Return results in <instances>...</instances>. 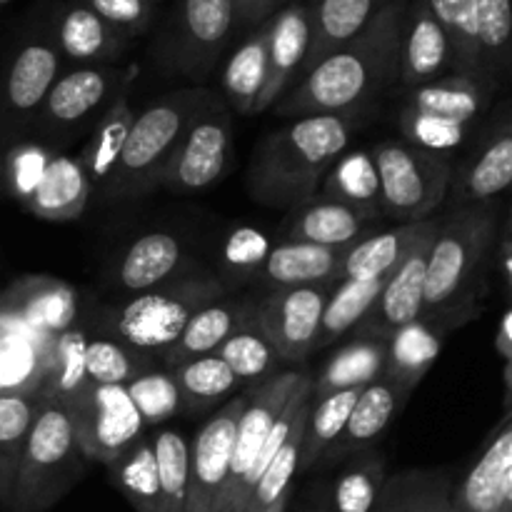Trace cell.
I'll return each mask as SVG.
<instances>
[{
	"label": "cell",
	"instance_id": "cell-50",
	"mask_svg": "<svg viewBox=\"0 0 512 512\" xmlns=\"http://www.w3.org/2000/svg\"><path fill=\"white\" fill-rule=\"evenodd\" d=\"M145 428H158L183 410V395L170 370L150 368L125 385Z\"/></svg>",
	"mask_w": 512,
	"mask_h": 512
},
{
	"label": "cell",
	"instance_id": "cell-11",
	"mask_svg": "<svg viewBox=\"0 0 512 512\" xmlns=\"http://www.w3.org/2000/svg\"><path fill=\"white\" fill-rule=\"evenodd\" d=\"M333 285L335 283L268 290L263 298H258L255 323L278 350L280 363L298 365L310 353H315L320 318H323L325 300Z\"/></svg>",
	"mask_w": 512,
	"mask_h": 512
},
{
	"label": "cell",
	"instance_id": "cell-54",
	"mask_svg": "<svg viewBox=\"0 0 512 512\" xmlns=\"http://www.w3.org/2000/svg\"><path fill=\"white\" fill-rule=\"evenodd\" d=\"M270 245L260 230L238 228L230 233L228 243L223 248V263L230 273H238L250 280V275L260 268V263L268 255Z\"/></svg>",
	"mask_w": 512,
	"mask_h": 512
},
{
	"label": "cell",
	"instance_id": "cell-31",
	"mask_svg": "<svg viewBox=\"0 0 512 512\" xmlns=\"http://www.w3.org/2000/svg\"><path fill=\"white\" fill-rule=\"evenodd\" d=\"M385 350H388V338L378 335H353L350 343L335 350L333 358L323 365L318 378L310 385V398L318 400L340 390L365 388L380 378L385 365Z\"/></svg>",
	"mask_w": 512,
	"mask_h": 512
},
{
	"label": "cell",
	"instance_id": "cell-42",
	"mask_svg": "<svg viewBox=\"0 0 512 512\" xmlns=\"http://www.w3.org/2000/svg\"><path fill=\"white\" fill-rule=\"evenodd\" d=\"M360 390H340V393H330L325 398H318L310 403L308 418H305L303 440H300V468L298 473H305L313 465L320 463L325 450L338 440L343 433L348 415L353 410L355 400H358Z\"/></svg>",
	"mask_w": 512,
	"mask_h": 512
},
{
	"label": "cell",
	"instance_id": "cell-32",
	"mask_svg": "<svg viewBox=\"0 0 512 512\" xmlns=\"http://www.w3.org/2000/svg\"><path fill=\"white\" fill-rule=\"evenodd\" d=\"M490 98H493V90L485 88L480 80L448 73L443 78L418 85V88H410L405 95V108L470 125L483 115V110L490 105Z\"/></svg>",
	"mask_w": 512,
	"mask_h": 512
},
{
	"label": "cell",
	"instance_id": "cell-18",
	"mask_svg": "<svg viewBox=\"0 0 512 512\" xmlns=\"http://www.w3.org/2000/svg\"><path fill=\"white\" fill-rule=\"evenodd\" d=\"M453 73V50L425 0H408L398 48V83L405 90Z\"/></svg>",
	"mask_w": 512,
	"mask_h": 512
},
{
	"label": "cell",
	"instance_id": "cell-25",
	"mask_svg": "<svg viewBox=\"0 0 512 512\" xmlns=\"http://www.w3.org/2000/svg\"><path fill=\"white\" fill-rule=\"evenodd\" d=\"M343 255L345 248L278 240L275 245H270L260 268L250 275V283L265 290L338 283Z\"/></svg>",
	"mask_w": 512,
	"mask_h": 512
},
{
	"label": "cell",
	"instance_id": "cell-38",
	"mask_svg": "<svg viewBox=\"0 0 512 512\" xmlns=\"http://www.w3.org/2000/svg\"><path fill=\"white\" fill-rule=\"evenodd\" d=\"M268 73V23L255 28L230 55L223 70V90L230 108L240 115L253 113Z\"/></svg>",
	"mask_w": 512,
	"mask_h": 512
},
{
	"label": "cell",
	"instance_id": "cell-51",
	"mask_svg": "<svg viewBox=\"0 0 512 512\" xmlns=\"http://www.w3.org/2000/svg\"><path fill=\"white\" fill-rule=\"evenodd\" d=\"M400 130H403L405 140L415 148L430 150V153L445 155L448 150L460 148L468 140L470 125L455 123V120H445L440 115L420 113V110L405 108L400 110Z\"/></svg>",
	"mask_w": 512,
	"mask_h": 512
},
{
	"label": "cell",
	"instance_id": "cell-17",
	"mask_svg": "<svg viewBox=\"0 0 512 512\" xmlns=\"http://www.w3.org/2000/svg\"><path fill=\"white\" fill-rule=\"evenodd\" d=\"M383 223V215L373 210L353 208L338 200L313 195L293 208L280 225V240L323 245V248H348L363 235L373 233Z\"/></svg>",
	"mask_w": 512,
	"mask_h": 512
},
{
	"label": "cell",
	"instance_id": "cell-26",
	"mask_svg": "<svg viewBox=\"0 0 512 512\" xmlns=\"http://www.w3.org/2000/svg\"><path fill=\"white\" fill-rule=\"evenodd\" d=\"M50 38H53L60 58L70 60L78 68L105 65L108 60L118 58L130 43V38L110 28L83 0H70V3L60 5Z\"/></svg>",
	"mask_w": 512,
	"mask_h": 512
},
{
	"label": "cell",
	"instance_id": "cell-22",
	"mask_svg": "<svg viewBox=\"0 0 512 512\" xmlns=\"http://www.w3.org/2000/svg\"><path fill=\"white\" fill-rule=\"evenodd\" d=\"M410 395H413L410 390H405L403 385L393 383V380L380 373V378H375L373 383L360 390L343 433L325 450L320 460L338 463V460L353 458L360 450H370V445L378 443L380 435L395 423Z\"/></svg>",
	"mask_w": 512,
	"mask_h": 512
},
{
	"label": "cell",
	"instance_id": "cell-16",
	"mask_svg": "<svg viewBox=\"0 0 512 512\" xmlns=\"http://www.w3.org/2000/svg\"><path fill=\"white\" fill-rule=\"evenodd\" d=\"M310 3L293 0L275 10L268 20V73L253 115L273 108L285 95L293 78H298L310 48Z\"/></svg>",
	"mask_w": 512,
	"mask_h": 512
},
{
	"label": "cell",
	"instance_id": "cell-40",
	"mask_svg": "<svg viewBox=\"0 0 512 512\" xmlns=\"http://www.w3.org/2000/svg\"><path fill=\"white\" fill-rule=\"evenodd\" d=\"M323 198L338 200V203L353 205V208L373 210L380 213V185L378 170H375L373 155L368 150H345L320 180Z\"/></svg>",
	"mask_w": 512,
	"mask_h": 512
},
{
	"label": "cell",
	"instance_id": "cell-33",
	"mask_svg": "<svg viewBox=\"0 0 512 512\" xmlns=\"http://www.w3.org/2000/svg\"><path fill=\"white\" fill-rule=\"evenodd\" d=\"M443 338V330L423 318L403 325L388 338L383 375L413 393L438 360Z\"/></svg>",
	"mask_w": 512,
	"mask_h": 512
},
{
	"label": "cell",
	"instance_id": "cell-27",
	"mask_svg": "<svg viewBox=\"0 0 512 512\" xmlns=\"http://www.w3.org/2000/svg\"><path fill=\"white\" fill-rule=\"evenodd\" d=\"M60 53L53 38L33 35L15 50L3 80V103L15 115L40 113L60 75Z\"/></svg>",
	"mask_w": 512,
	"mask_h": 512
},
{
	"label": "cell",
	"instance_id": "cell-63",
	"mask_svg": "<svg viewBox=\"0 0 512 512\" xmlns=\"http://www.w3.org/2000/svg\"><path fill=\"white\" fill-rule=\"evenodd\" d=\"M303 3H310V0H303Z\"/></svg>",
	"mask_w": 512,
	"mask_h": 512
},
{
	"label": "cell",
	"instance_id": "cell-15",
	"mask_svg": "<svg viewBox=\"0 0 512 512\" xmlns=\"http://www.w3.org/2000/svg\"><path fill=\"white\" fill-rule=\"evenodd\" d=\"M453 512H512V413L495 425L453 488Z\"/></svg>",
	"mask_w": 512,
	"mask_h": 512
},
{
	"label": "cell",
	"instance_id": "cell-47",
	"mask_svg": "<svg viewBox=\"0 0 512 512\" xmlns=\"http://www.w3.org/2000/svg\"><path fill=\"white\" fill-rule=\"evenodd\" d=\"M85 338L83 330L68 328L58 333L50 345V358L45 370L40 373V395L50 400H60L75 393L80 385L88 383L85 378Z\"/></svg>",
	"mask_w": 512,
	"mask_h": 512
},
{
	"label": "cell",
	"instance_id": "cell-5",
	"mask_svg": "<svg viewBox=\"0 0 512 512\" xmlns=\"http://www.w3.org/2000/svg\"><path fill=\"white\" fill-rule=\"evenodd\" d=\"M85 468L88 460L75 438L68 410L60 400L43 398L20 455L8 512L53 510L80 483Z\"/></svg>",
	"mask_w": 512,
	"mask_h": 512
},
{
	"label": "cell",
	"instance_id": "cell-24",
	"mask_svg": "<svg viewBox=\"0 0 512 512\" xmlns=\"http://www.w3.org/2000/svg\"><path fill=\"white\" fill-rule=\"evenodd\" d=\"M255 305L258 298L253 295H235V298H218L200 308L188 325L183 328L180 338L160 353L165 370H173L188 360L203 358V355L218 353L220 345L255 320Z\"/></svg>",
	"mask_w": 512,
	"mask_h": 512
},
{
	"label": "cell",
	"instance_id": "cell-53",
	"mask_svg": "<svg viewBox=\"0 0 512 512\" xmlns=\"http://www.w3.org/2000/svg\"><path fill=\"white\" fill-rule=\"evenodd\" d=\"M83 3L125 38L145 33L155 13L153 0H83Z\"/></svg>",
	"mask_w": 512,
	"mask_h": 512
},
{
	"label": "cell",
	"instance_id": "cell-60",
	"mask_svg": "<svg viewBox=\"0 0 512 512\" xmlns=\"http://www.w3.org/2000/svg\"><path fill=\"white\" fill-rule=\"evenodd\" d=\"M280 3H283V5H285V3H293V0H280Z\"/></svg>",
	"mask_w": 512,
	"mask_h": 512
},
{
	"label": "cell",
	"instance_id": "cell-6",
	"mask_svg": "<svg viewBox=\"0 0 512 512\" xmlns=\"http://www.w3.org/2000/svg\"><path fill=\"white\" fill-rule=\"evenodd\" d=\"M225 295H228V285L210 275L175 278L158 288L133 295L115 313V335L140 353L160 355L180 338L188 320L200 308Z\"/></svg>",
	"mask_w": 512,
	"mask_h": 512
},
{
	"label": "cell",
	"instance_id": "cell-34",
	"mask_svg": "<svg viewBox=\"0 0 512 512\" xmlns=\"http://www.w3.org/2000/svg\"><path fill=\"white\" fill-rule=\"evenodd\" d=\"M128 88L130 85H123L115 93V98L110 100L105 113L95 123L93 135H90V140L78 155L80 165H83V170L90 178V185H93V193H98L108 183L110 175H113L115 165H118L120 155H123L130 125H133L135 113L130 108Z\"/></svg>",
	"mask_w": 512,
	"mask_h": 512
},
{
	"label": "cell",
	"instance_id": "cell-8",
	"mask_svg": "<svg viewBox=\"0 0 512 512\" xmlns=\"http://www.w3.org/2000/svg\"><path fill=\"white\" fill-rule=\"evenodd\" d=\"M63 405L88 463L110 465L148 430L125 385H100L88 380L65 398Z\"/></svg>",
	"mask_w": 512,
	"mask_h": 512
},
{
	"label": "cell",
	"instance_id": "cell-30",
	"mask_svg": "<svg viewBox=\"0 0 512 512\" xmlns=\"http://www.w3.org/2000/svg\"><path fill=\"white\" fill-rule=\"evenodd\" d=\"M90 198H93V185L80 160L73 155L53 153L48 170L25 210L50 223H70L85 213Z\"/></svg>",
	"mask_w": 512,
	"mask_h": 512
},
{
	"label": "cell",
	"instance_id": "cell-45",
	"mask_svg": "<svg viewBox=\"0 0 512 512\" xmlns=\"http://www.w3.org/2000/svg\"><path fill=\"white\" fill-rule=\"evenodd\" d=\"M183 395V410H205L218 400L235 393L240 380L233 370L218 358V355H203V358L188 360L170 370Z\"/></svg>",
	"mask_w": 512,
	"mask_h": 512
},
{
	"label": "cell",
	"instance_id": "cell-4",
	"mask_svg": "<svg viewBox=\"0 0 512 512\" xmlns=\"http://www.w3.org/2000/svg\"><path fill=\"white\" fill-rule=\"evenodd\" d=\"M225 110V100L208 88H183L160 95L135 113L123 155L108 183L98 190L103 200H133L158 188L160 170L193 123Z\"/></svg>",
	"mask_w": 512,
	"mask_h": 512
},
{
	"label": "cell",
	"instance_id": "cell-12",
	"mask_svg": "<svg viewBox=\"0 0 512 512\" xmlns=\"http://www.w3.org/2000/svg\"><path fill=\"white\" fill-rule=\"evenodd\" d=\"M233 148V120L225 110L210 113L188 128L165 168L158 188L175 193H198L225 175Z\"/></svg>",
	"mask_w": 512,
	"mask_h": 512
},
{
	"label": "cell",
	"instance_id": "cell-62",
	"mask_svg": "<svg viewBox=\"0 0 512 512\" xmlns=\"http://www.w3.org/2000/svg\"><path fill=\"white\" fill-rule=\"evenodd\" d=\"M153 3H155V5H158V3H160V0H153Z\"/></svg>",
	"mask_w": 512,
	"mask_h": 512
},
{
	"label": "cell",
	"instance_id": "cell-39",
	"mask_svg": "<svg viewBox=\"0 0 512 512\" xmlns=\"http://www.w3.org/2000/svg\"><path fill=\"white\" fill-rule=\"evenodd\" d=\"M385 280L388 278L338 280L328 293V300H325L315 350L328 348V345L338 343L340 338L353 333L360 325V320L373 308L375 300H378Z\"/></svg>",
	"mask_w": 512,
	"mask_h": 512
},
{
	"label": "cell",
	"instance_id": "cell-23",
	"mask_svg": "<svg viewBox=\"0 0 512 512\" xmlns=\"http://www.w3.org/2000/svg\"><path fill=\"white\" fill-rule=\"evenodd\" d=\"M440 218L420 223H398L388 230H373L345 248L338 280H373L390 278L403 265V260L423 240L438 233Z\"/></svg>",
	"mask_w": 512,
	"mask_h": 512
},
{
	"label": "cell",
	"instance_id": "cell-21",
	"mask_svg": "<svg viewBox=\"0 0 512 512\" xmlns=\"http://www.w3.org/2000/svg\"><path fill=\"white\" fill-rule=\"evenodd\" d=\"M435 238V235H433ZM433 238L423 240L398 270L385 280L378 300L368 310L353 335H378L390 338L395 330L413 320L423 318V295H425V268H428V253Z\"/></svg>",
	"mask_w": 512,
	"mask_h": 512
},
{
	"label": "cell",
	"instance_id": "cell-13",
	"mask_svg": "<svg viewBox=\"0 0 512 512\" xmlns=\"http://www.w3.org/2000/svg\"><path fill=\"white\" fill-rule=\"evenodd\" d=\"M243 410V395L230 398L210 415L190 443L188 503L185 512H218L233 455L235 425Z\"/></svg>",
	"mask_w": 512,
	"mask_h": 512
},
{
	"label": "cell",
	"instance_id": "cell-36",
	"mask_svg": "<svg viewBox=\"0 0 512 512\" xmlns=\"http://www.w3.org/2000/svg\"><path fill=\"white\" fill-rule=\"evenodd\" d=\"M453 488L443 470H403L385 478L373 512H453Z\"/></svg>",
	"mask_w": 512,
	"mask_h": 512
},
{
	"label": "cell",
	"instance_id": "cell-56",
	"mask_svg": "<svg viewBox=\"0 0 512 512\" xmlns=\"http://www.w3.org/2000/svg\"><path fill=\"white\" fill-rule=\"evenodd\" d=\"M280 0H235V25L240 28H260L268 23L280 8Z\"/></svg>",
	"mask_w": 512,
	"mask_h": 512
},
{
	"label": "cell",
	"instance_id": "cell-10",
	"mask_svg": "<svg viewBox=\"0 0 512 512\" xmlns=\"http://www.w3.org/2000/svg\"><path fill=\"white\" fill-rule=\"evenodd\" d=\"M235 28V0H178L160 38V63L173 73L203 78L218 63Z\"/></svg>",
	"mask_w": 512,
	"mask_h": 512
},
{
	"label": "cell",
	"instance_id": "cell-41",
	"mask_svg": "<svg viewBox=\"0 0 512 512\" xmlns=\"http://www.w3.org/2000/svg\"><path fill=\"white\" fill-rule=\"evenodd\" d=\"M110 483L123 493L135 512H160V485L153 443L148 435L135 440L123 455L105 465Z\"/></svg>",
	"mask_w": 512,
	"mask_h": 512
},
{
	"label": "cell",
	"instance_id": "cell-46",
	"mask_svg": "<svg viewBox=\"0 0 512 512\" xmlns=\"http://www.w3.org/2000/svg\"><path fill=\"white\" fill-rule=\"evenodd\" d=\"M158 468L160 512H185L188 503L190 443L173 428H160L150 435Z\"/></svg>",
	"mask_w": 512,
	"mask_h": 512
},
{
	"label": "cell",
	"instance_id": "cell-7",
	"mask_svg": "<svg viewBox=\"0 0 512 512\" xmlns=\"http://www.w3.org/2000/svg\"><path fill=\"white\" fill-rule=\"evenodd\" d=\"M370 155L378 170V208L383 220H395V225L420 223L448 198L453 185V163L448 155L395 140L375 145Z\"/></svg>",
	"mask_w": 512,
	"mask_h": 512
},
{
	"label": "cell",
	"instance_id": "cell-28",
	"mask_svg": "<svg viewBox=\"0 0 512 512\" xmlns=\"http://www.w3.org/2000/svg\"><path fill=\"white\" fill-rule=\"evenodd\" d=\"M185 250L178 235L153 230L123 250L115 265V283L130 295H140L178 278L185 265Z\"/></svg>",
	"mask_w": 512,
	"mask_h": 512
},
{
	"label": "cell",
	"instance_id": "cell-2",
	"mask_svg": "<svg viewBox=\"0 0 512 512\" xmlns=\"http://www.w3.org/2000/svg\"><path fill=\"white\" fill-rule=\"evenodd\" d=\"M408 0L385 5L353 40L325 55L273 105L278 115L303 118L350 113L380 90L398 83V48Z\"/></svg>",
	"mask_w": 512,
	"mask_h": 512
},
{
	"label": "cell",
	"instance_id": "cell-49",
	"mask_svg": "<svg viewBox=\"0 0 512 512\" xmlns=\"http://www.w3.org/2000/svg\"><path fill=\"white\" fill-rule=\"evenodd\" d=\"M155 368L153 355L130 348L118 338H88L85 378L100 385H128L145 370Z\"/></svg>",
	"mask_w": 512,
	"mask_h": 512
},
{
	"label": "cell",
	"instance_id": "cell-57",
	"mask_svg": "<svg viewBox=\"0 0 512 512\" xmlns=\"http://www.w3.org/2000/svg\"><path fill=\"white\" fill-rule=\"evenodd\" d=\"M493 350L503 363H512V310L505 308L500 315L498 333L493 338Z\"/></svg>",
	"mask_w": 512,
	"mask_h": 512
},
{
	"label": "cell",
	"instance_id": "cell-52",
	"mask_svg": "<svg viewBox=\"0 0 512 512\" xmlns=\"http://www.w3.org/2000/svg\"><path fill=\"white\" fill-rule=\"evenodd\" d=\"M53 150H48L40 143H18L5 153L3 158V180L8 193L18 200L20 205H28L33 198L35 188L43 180L48 170Z\"/></svg>",
	"mask_w": 512,
	"mask_h": 512
},
{
	"label": "cell",
	"instance_id": "cell-1",
	"mask_svg": "<svg viewBox=\"0 0 512 512\" xmlns=\"http://www.w3.org/2000/svg\"><path fill=\"white\" fill-rule=\"evenodd\" d=\"M500 220L498 203L453 205L440 218L425 268L423 320L445 335L483 315Z\"/></svg>",
	"mask_w": 512,
	"mask_h": 512
},
{
	"label": "cell",
	"instance_id": "cell-35",
	"mask_svg": "<svg viewBox=\"0 0 512 512\" xmlns=\"http://www.w3.org/2000/svg\"><path fill=\"white\" fill-rule=\"evenodd\" d=\"M43 395L40 390H8L0 393V512H8L15 473L38 415Z\"/></svg>",
	"mask_w": 512,
	"mask_h": 512
},
{
	"label": "cell",
	"instance_id": "cell-59",
	"mask_svg": "<svg viewBox=\"0 0 512 512\" xmlns=\"http://www.w3.org/2000/svg\"><path fill=\"white\" fill-rule=\"evenodd\" d=\"M290 500H293V488L288 490V493H283L280 495L278 500H275V503H270L268 508H263L260 512H288V505H290Z\"/></svg>",
	"mask_w": 512,
	"mask_h": 512
},
{
	"label": "cell",
	"instance_id": "cell-19",
	"mask_svg": "<svg viewBox=\"0 0 512 512\" xmlns=\"http://www.w3.org/2000/svg\"><path fill=\"white\" fill-rule=\"evenodd\" d=\"M75 290L55 278L35 275L10 285L0 298V323L20 325L38 335H58L73 328Z\"/></svg>",
	"mask_w": 512,
	"mask_h": 512
},
{
	"label": "cell",
	"instance_id": "cell-14",
	"mask_svg": "<svg viewBox=\"0 0 512 512\" xmlns=\"http://www.w3.org/2000/svg\"><path fill=\"white\" fill-rule=\"evenodd\" d=\"M138 65L113 68V65H83L58 75L48 98L40 105V115L48 128L63 130L83 123L85 118L115 98L123 85L138 75Z\"/></svg>",
	"mask_w": 512,
	"mask_h": 512
},
{
	"label": "cell",
	"instance_id": "cell-43",
	"mask_svg": "<svg viewBox=\"0 0 512 512\" xmlns=\"http://www.w3.org/2000/svg\"><path fill=\"white\" fill-rule=\"evenodd\" d=\"M388 473L385 458L380 453L360 450L348 458L345 468L335 478L330 490V508L333 512H373Z\"/></svg>",
	"mask_w": 512,
	"mask_h": 512
},
{
	"label": "cell",
	"instance_id": "cell-61",
	"mask_svg": "<svg viewBox=\"0 0 512 512\" xmlns=\"http://www.w3.org/2000/svg\"><path fill=\"white\" fill-rule=\"evenodd\" d=\"M3 3H10V0H0V5H3Z\"/></svg>",
	"mask_w": 512,
	"mask_h": 512
},
{
	"label": "cell",
	"instance_id": "cell-37",
	"mask_svg": "<svg viewBox=\"0 0 512 512\" xmlns=\"http://www.w3.org/2000/svg\"><path fill=\"white\" fill-rule=\"evenodd\" d=\"M510 45V0H478V80L493 93L510 75Z\"/></svg>",
	"mask_w": 512,
	"mask_h": 512
},
{
	"label": "cell",
	"instance_id": "cell-44",
	"mask_svg": "<svg viewBox=\"0 0 512 512\" xmlns=\"http://www.w3.org/2000/svg\"><path fill=\"white\" fill-rule=\"evenodd\" d=\"M453 50V73L478 80V0H425Z\"/></svg>",
	"mask_w": 512,
	"mask_h": 512
},
{
	"label": "cell",
	"instance_id": "cell-58",
	"mask_svg": "<svg viewBox=\"0 0 512 512\" xmlns=\"http://www.w3.org/2000/svg\"><path fill=\"white\" fill-rule=\"evenodd\" d=\"M503 395H505V413H510L512 400V363H503Z\"/></svg>",
	"mask_w": 512,
	"mask_h": 512
},
{
	"label": "cell",
	"instance_id": "cell-20",
	"mask_svg": "<svg viewBox=\"0 0 512 512\" xmlns=\"http://www.w3.org/2000/svg\"><path fill=\"white\" fill-rule=\"evenodd\" d=\"M455 205L498 203L512 183V128L508 118L490 125L453 175Z\"/></svg>",
	"mask_w": 512,
	"mask_h": 512
},
{
	"label": "cell",
	"instance_id": "cell-9",
	"mask_svg": "<svg viewBox=\"0 0 512 512\" xmlns=\"http://www.w3.org/2000/svg\"><path fill=\"white\" fill-rule=\"evenodd\" d=\"M305 380H310L308 373H295V370L275 373L263 383H255L253 390L243 395V410H240L238 425H235L233 455H230L228 480H225L218 512L243 510L245 498H248L250 470L258 460L260 448Z\"/></svg>",
	"mask_w": 512,
	"mask_h": 512
},
{
	"label": "cell",
	"instance_id": "cell-29",
	"mask_svg": "<svg viewBox=\"0 0 512 512\" xmlns=\"http://www.w3.org/2000/svg\"><path fill=\"white\" fill-rule=\"evenodd\" d=\"M393 0H310V48L298 78H303L325 55L353 40L385 5Z\"/></svg>",
	"mask_w": 512,
	"mask_h": 512
},
{
	"label": "cell",
	"instance_id": "cell-3",
	"mask_svg": "<svg viewBox=\"0 0 512 512\" xmlns=\"http://www.w3.org/2000/svg\"><path fill=\"white\" fill-rule=\"evenodd\" d=\"M353 118V110L303 115L270 133L248 168V193L270 208H298L318 195L325 170L348 150Z\"/></svg>",
	"mask_w": 512,
	"mask_h": 512
},
{
	"label": "cell",
	"instance_id": "cell-55",
	"mask_svg": "<svg viewBox=\"0 0 512 512\" xmlns=\"http://www.w3.org/2000/svg\"><path fill=\"white\" fill-rule=\"evenodd\" d=\"M498 270V278L503 283L505 295H510L512 288V235H510V215L503 213L498 228V240H495L493 253V273Z\"/></svg>",
	"mask_w": 512,
	"mask_h": 512
},
{
	"label": "cell",
	"instance_id": "cell-48",
	"mask_svg": "<svg viewBox=\"0 0 512 512\" xmlns=\"http://www.w3.org/2000/svg\"><path fill=\"white\" fill-rule=\"evenodd\" d=\"M215 355L233 370L240 383H263L280 368L278 350L273 348L268 335L260 330L255 320L240 328L235 335H230Z\"/></svg>",
	"mask_w": 512,
	"mask_h": 512
}]
</instances>
